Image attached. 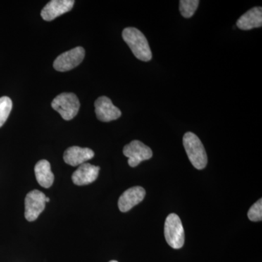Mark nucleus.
I'll return each mask as SVG.
<instances>
[{"mask_svg":"<svg viewBox=\"0 0 262 262\" xmlns=\"http://www.w3.org/2000/svg\"><path fill=\"white\" fill-rule=\"evenodd\" d=\"M46 203H48V202H50V198H47V196H46Z\"/></svg>","mask_w":262,"mask_h":262,"instance_id":"nucleus-18","label":"nucleus"},{"mask_svg":"<svg viewBox=\"0 0 262 262\" xmlns=\"http://www.w3.org/2000/svg\"><path fill=\"white\" fill-rule=\"evenodd\" d=\"M36 179L41 187L49 188L54 182V175L51 170V164L46 160H41L34 167Z\"/></svg>","mask_w":262,"mask_h":262,"instance_id":"nucleus-14","label":"nucleus"},{"mask_svg":"<svg viewBox=\"0 0 262 262\" xmlns=\"http://www.w3.org/2000/svg\"><path fill=\"white\" fill-rule=\"evenodd\" d=\"M123 154L128 158V165L134 168L141 162L151 158L153 153L149 146L140 141L135 140L124 146Z\"/></svg>","mask_w":262,"mask_h":262,"instance_id":"nucleus-6","label":"nucleus"},{"mask_svg":"<svg viewBox=\"0 0 262 262\" xmlns=\"http://www.w3.org/2000/svg\"><path fill=\"white\" fill-rule=\"evenodd\" d=\"M262 25L261 7H256L248 10L237 20V27L241 30L260 28Z\"/></svg>","mask_w":262,"mask_h":262,"instance_id":"nucleus-13","label":"nucleus"},{"mask_svg":"<svg viewBox=\"0 0 262 262\" xmlns=\"http://www.w3.org/2000/svg\"><path fill=\"white\" fill-rule=\"evenodd\" d=\"M165 238L170 247L174 249L182 248L184 244V230L178 215L170 213L167 217L164 228Z\"/></svg>","mask_w":262,"mask_h":262,"instance_id":"nucleus-4","label":"nucleus"},{"mask_svg":"<svg viewBox=\"0 0 262 262\" xmlns=\"http://www.w3.org/2000/svg\"><path fill=\"white\" fill-rule=\"evenodd\" d=\"M51 106L61 115L63 120H71L78 113L80 103L73 93H63L53 99Z\"/></svg>","mask_w":262,"mask_h":262,"instance_id":"nucleus-3","label":"nucleus"},{"mask_svg":"<svg viewBox=\"0 0 262 262\" xmlns=\"http://www.w3.org/2000/svg\"><path fill=\"white\" fill-rule=\"evenodd\" d=\"M146 195L145 189L141 187H134L127 189L119 198L118 207L121 212L125 213L140 203Z\"/></svg>","mask_w":262,"mask_h":262,"instance_id":"nucleus-10","label":"nucleus"},{"mask_svg":"<svg viewBox=\"0 0 262 262\" xmlns=\"http://www.w3.org/2000/svg\"><path fill=\"white\" fill-rule=\"evenodd\" d=\"M110 262H118V261H115V260H113V261H110Z\"/></svg>","mask_w":262,"mask_h":262,"instance_id":"nucleus-19","label":"nucleus"},{"mask_svg":"<svg viewBox=\"0 0 262 262\" xmlns=\"http://www.w3.org/2000/svg\"><path fill=\"white\" fill-rule=\"evenodd\" d=\"M95 112L101 122L113 121L120 118L122 115L121 111L106 96H101L95 101Z\"/></svg>","mask_w":262,"mask_h":262,"instance_id":"nucleus-8","label":"nucleus"},{"mask_svg":"<svg viewBox=\"0 0 262 262\" xmlns=\"http://www.w3.org/2000/svg\"><path fill=\"white\" fill-rule=\"evenodd\" d=\"M94 155V151L89 148L71 146L66 150L63 160L66 163L72 166H80L88 160L92 159Z\"/></svg>","mask_w":262,"mask_h":262,"instance_id":"nucleus-11","label":"nucleus"},{"mask_svg":"<svg viewBox=\"0 0 262 262\" xmlns=\"http://www.w3.org/2000/svg\"><path fill=\"white\" fill-rule=\"evenodd\" d=\"M85 55L82 47H77L58 56L53 63V67L58 72H64L73 70L82 63Z\"/></svg>","mask_w":262,"mask_h":262,"instance_id":"nucleus-5","label":"nucleus"},{"mask_svg":"<svg viewBox=\"0 0 262 262\" xmlns=\"http://www.w3.org/2000/svg\"><path fill=\"white\" fill-rule=\"evenodd\" d=\"M248 217L251 222H261L262 220V200H258L248 212Z\"/></svg>","mask_w":262,"mask_h":262,"instance_id":"nucleus-17","label":"nucleus"},{"mask_svg":"<svg viewBox=\"0 0 262 262\" xmlns=\"http://www.w3.org/2000/svg\"><path fill=\"white\" fill-rule=\"evenodd\" d=\"M100 168L90 163H83L79 166L72 175V182L76 185L82 186L91 184L96 180Z\"/></svg>","mask_w":262,"mask_h":262,"instance_id":"nucleus-12","label":"nucleus"},{"mask_svg":"<svg viewBox=\"0 0 262 262\" xmlns=\"http://www.w3.org/2000/svg\"><path fill=\"white\" fill-rule=\"evenodd\" d=\"M183 144L189 161L198 170L206 168L208 163L206 149L199 138L192 132H187L183 137Z\"/></svg>","mask_w":262,"mask_h":262,"instance_id":"nucleus-2","label":"nucleus"},{"mask_svg":"<svg viewBox=\"0 0 262 262\" xmlns=\"http://www.w3.org/2000/svg\"><path fill=\"white\" fill-rule=\"evenodd\" d=\"M13 108V102L8 96L0 98V127L4 125L8 120Z\"/></svg>","mask_w":262,"mask_h":262,"instance_id":"nucleus-16","label":"nucleus"},{"mask_svg":"<svg viewBox=\"0 0 262 262\" xmlns=\"http://www.w3.org/2000/svg\"><path fill=\"white\" fill-rule=\"evenodd\" d=\"M199 3L198 0H181L179 2L181 14L184 18H191L198 9Z\"/></svg>","mask_w":262,"mask_h":262,"instance_id":"nucleus-15","label":"nucleus"},{"mask_svg":"<svg viewBox=\"0 0 262 262\" xmlns=\"http://www.w3.org/2000/svg\"><path fill=\"white\" fill-rule=\"evenodd\" d=\"M122 38L130 48L134 56L142 61H149L152 53L144 34L134 27H127L122 31Z\"/></svg>","mask_w":262,"mask_h":262,"instance_id":"nucleus-1","label":"nucleus"},{"mask_svg":"<svg viewBox=\"0 0 262 262\" xmlns=\"http://www.w3.org/2000/svg\"><path fill=\"white\" fill-rule=\"evenodd\" d=\"M46 196L40 191L33 190L29 192L25 198L26 220L29 222H34L38 218L46 208Z\"/></svg>","mask_w":262,"mask_h":262,"instance_id":"nucleus-7","label":"nucleus"},{"mask_svg":"<svg viewBox=\"0 0 262 262\" xmlns=\"http://www.w3.org/2000/svg\"><path fill=\"white\" fill-rule=\"evenodd\" d=\"M75 3L74 0H52L41 11V17L46 21H51L72 10Z\"/></svg>","mask_w":262,"mask_h":262,"instance_id":"nucleus-9","label":"nucleus"}]
</instances>
